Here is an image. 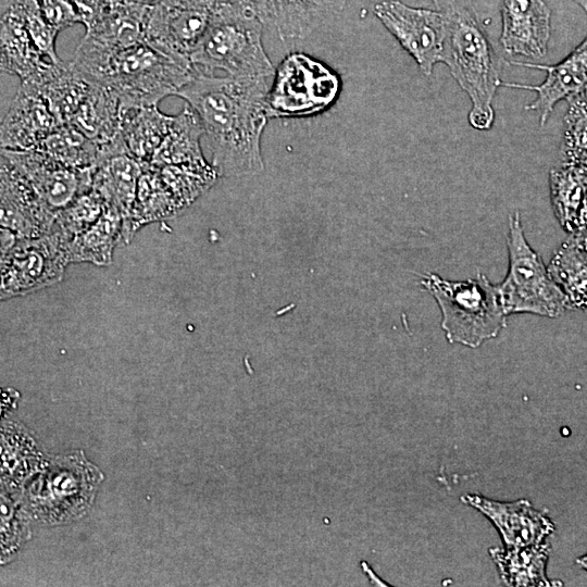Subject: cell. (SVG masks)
<instances>
[{
    "mask_svg": "<svg viewBox=\"0 0 587 587\" xmlns=\"http://www.w3.org/2000/svg\"><path fill=\"white\" fill-rule=\"evenodd\" d=\"M273 78L217 77L195 68L176 96L197 114L220 176H252L264 171L261 139L268 116Z\"/></svg>",
    "mask_w": 587,
    "mask_h": 587,
    "instance_id": "1",
    "label": "cell"
},
{
    "mask_svg": "<svg viewBox=\"0 0 587 587\" xmlns=\"http://www.w3.org/2000/svg\"><path fill=\"white\" fill-rule=\"evenodd\" d=\"M72 66L87 79L113 90L122 104L158 105L167 96H176L193 76L189 58L182 57L145 39L110 52L76 48Z\"/></svg>",
    "mask_w": 587,
    "mask_h": 587,
    "instance_id": "2",
    "label": "cell"
},
{
    "mask_svg": "<svg viewBox=\"0 0 587 587\" xmlns=\"http://www.w3.org/2000/svg\"><path fill=\"white\" fill-rule=\"evenodd\" d=\"M434 3L445 23L441 62L471 100V126L490 129L495 122L492 102L502 82L487 32L473 0H434Z\"/></svg>",
    "mask_w": 587,
    "mask_h": 587,
    "instance_id": "3",
    "label": "cell"
},
{
    "mask_svg": "<svg viewBox=\"0 0 587 587\" xmlns=\"http://www.w3.org/2000/svg\"><path fill=\"white\" fill-rule=\"evenodd\" d=\"M263 23L239 0H226L212 16L190 53L196 70L233 77L274 78L273 66L262 42Z\"/></svg>",
    "mask_w": 587,
    "mask_h": 587,
    "instance_id": "4",
    "label": "cell"
},
{
    "mask_svg": "<svg viewBox=\"0 0 587 587\" xmlns=\"http://www.w3.org/2000/svg\"><path fill=\"white\" fill-rule=\"evenodd\" d=\"M421 285L441 312V328L450 344L477 348L505 327L497 285L484 274L465 280H448L436 273L423 275Z\"/></svg>",
    "mask_w": 587,
    "mask_h": 587,
    "instance_id": "5",
    "label": "cell"
},
{
    "mask_svg": "<svg viewBox=\"0 0 587 587\" xmlns=\"http://www.w3.org/2000/svg\"><path fill=\"white\" fill-rule=\"evenodd\" d=\"M507 245L509 268L497 285L504 313L558 317L569 310L564 294L527 242L517 211L509 216Z\"/></svg>",
    "mask_w": 587,
    "mask_h": 587,
    "instance_id": "6",
    "label": "cell"
},
{
    "mask_svg": "<svg viewBox=\"0 0 587 587\" xmlns=\"http://www.w3.org/2000/svg\"><path fill=\"white\" fill-rule=\"evenodd\" d=\"M341 79L325 63L302 52L286 55L267 93L268 118H299L328 110L338 99Z\"/></svg>",
    "mask_w": 587,
    "mask_h": 587,
    "instance_id": "7",
    "label": "cell"
},
{
    "mask_svg": "<svg viewBox=\"0 0 587 587\" xmlns=\"http://www.w3.org/2000/svg\"><path fill=\"white\" fill-rule=\"evenodd\" d=\"M70 238L57 229L33 238H17L1 251L0 299L25 296L62 280Z\"/></svg>",
    "mask_w": 587,
    "mask_h": 587,
    "instance_id": "8",
    "label": "cell"
},
{
    "mask_svg": "<svg viewBox=\"0 0 587 587\" xmlns=\"http://www.w3.org/2000/svg\"><path fill=\"white\" fill-rule=\"evenodd\" d=\"M374 13L426 76L441 62L445 23L437 10L410 7L399 0H385Z\"/></svg>",
    "mask_w": 587,
    "mask_h": 587,
    "instance_id": "9",
    "label": "cell"
},
{
    "mask_svg": "<svg viewBox=\"0 0 587 587\" xmlns=\"http://www.w3.org/2000/svg\"><path fill=\"white\" fill-rule=\"evenodd\" d=\"M226 0H157L149 5L147 40L175 54L190 53Z\"/></svg>",
    "mask_w": 587,
    "mask_h": 587,
    "instance_id": "10",
    "label": "cell"
},
{
    "mask_svg": "<svg viewBox=\"0 0 587 587\" xmlns=\"http://www.w3.org/2000/svg\"><path fill=\"white\" fill-rule=\"evenodd\" d=\"M28 180L41 202L55 215L92 186L93 168L66 166L37 150L1 149Z\"/></svg>",
    "mask_w": 587,
    "mask_h": 587,
    "instance_id": "11",
    "label": "cell"
},
{
    "mask_svg": "<svg viewBox=\"0 0 587 587\" xmlns=\"http://www.w3.org/2000/svg\"><path fill=\"white\" fill-rule=\"evenodd\" d=\"M1 71L20 77L21 84L41 87L65 63H54L34 42L17 3L1 20Z\"/></svg>",
    "mask_w": 587,
    "mask_h": 587,
    "instance_id": "12",
    "label": "cell"
},
{
    "mask_svg": "<svg viewBox=\"0 0 587 587\" xmlns=\"http://www.w3.org/2000/svg\"><path fill=\"white\" fill-rule=\"evenodd\" d=\"M1 227L18 238H33L48 234L55 221L39 199L25 176L7 159L1 157Z\"/></svg>",
    "mask_w": 587,
    "mask_h": 587,
    "instance_id": "13",
    "label": "cell"
},
{
    "mask_svg": "<svg viewBox=\"0 0 587 587\" xmlns=\"http://www.w3.org/2000/svg\"><path fill=\"white\" fill-rule=\"evenodd\" d=\"M513 64L547 72L546 78L539 85L501 84L510 88L536 92L535 100L525 109L538 114L541 126L548 121L557 103L587 95V35L567 57L557 64L544 65L517 61Z\"/></svg>",
    "mask_w": 587,
    "mask_h": 587,
    "instance_id": "14",
    "label": "cell"
},
{
    "mask_svg": "<svg viewBox=\"0 0 587 587\" xmlns=\"http://www.w3.org/2000/svg\"><path fill=\"white\" fill-rule=\"evenodd\" d=\"M275 29L283 41L305 39L315 29L335 20L346 0H239Z\"/></svg>",
    "mask_w": 587,
    "mask_h": 587,
    "instance_id": "15",
    "label": "cell"
},
{
    "mask_svg": "<svg viewBox=\"0 0 587 587\" xmlns=\"http://www.w3.org/2000/svg\"><path fill=\"white\" fill-rule=\"evenodd\" d=\"M500 45L510 55L541 59L551 36V11L544 0H501Z\"/></svg>",
    "mask_w": 587,
    "mask_h": 587,
    "instance_id": "16",
    "label": "cell"
},
{
    "mask_svg": "<svg viewBox=\"0 0 587 587\" xmlns=\"http://www.w3.org/2000/svg\"><path fill=\"white\" fill-rule=\"evenodd\" d=\"M461 501L484 514L508 548L540 544L554 530L552 521L524 499L502 502L467 494Z\"/></svg>",
    "mask_w": 587,
    "mask_h": 587,
    "instance_id": "17",
    "label": "cell"
},
{
    "mask_svg": "<svg viewBox=\"0 0 587 587\" xmlns=\"http://www.w3.org/2000/svg\"><path fill=\"white\" fill-rule=\"evenodd\" d=\"M60 125L42 95L21 84L1 122V149L34 150Z\"/></svg>",
    "mask_w": 587,
    "mask_h": 587,
    "instance_id": "18",
    "label": "cell"
},
{
    "mask_svg": "<svg viewBox=\"0 0 587 587\" xmlns=\"http://www.w3.org/2000/svg\"><path fill=\"white\" fill-rule=\"evenodd\" d=\"M141 173L142 163L126 151L100 157L93 168L91 189L121 213L123 225L130 216Z\"/></svg>",
    "mask_w": 587,
    "mask_h": 587,
    "instance_id": "19",
    "label": "cell"
},
{
    "mask_svg": "<svg viewBox=\"0 0 587 587\" xmlns=\"http://www.w3.org/2000/svg\"><path fill=\"white\" fill-rule=\"evenodd\" d=\"M550 199L560 225L570 234L587 228V164L561 162L549 174Z\"/></svg>",
    "mask_w": 587,
    "mask_h": 587,
    "instance_id": "20",
    "label": "cell"
},
{
    "mask_svg": "<svg viewBox=\"0 0 587 587\" xmlns=\"http://www.w3.org/2000/svg\"><path fill=\"white\" fill-rule=\"evenodd\" d=\"M182 211L184 210L162 179L159 170L150 164H142L130 216L123 225L124 242L128 243L142 226L174 217Z\"/></svg>",
    "mask_w": 587,
    "mask_h": 587,
    "instance_id": "21",
    "label": "cell"
},
{
    "mask_svg": "<svg viewBox=\"0 0 587 587\" xmlns=\"http://www.w3.org/2000/svg\"><path fill=\"white\" fill-rule=\"evenodd\" d=\"M173 117L160 112L158 105L121 103L120 133L129 153L142 164H149L167 135Z\"/></svg>",
    "mask_w": 587,
    "mask_h": 587,
    "instance_id": "22",
    "label": "cell"
},
{
    "mask_svg": "<svg viewBox=\"0 0 587 587\" xmlns=\"http://www.w3.org/2000/svg\"><path fill=\"white\" fill-rule=\"evenodd\" d=\"M550 545L540 544L490 548L489 554L496 563L500 577L507 586H554L546 576Z\"/></svg>",
    "mask_w": 587,
    "mask_h": 587,
    "instance_id": "23",
    "label": "cell"
},
{
    "mask_svg": "<svg viewBox=\"0 0 587 587\" xmlns=\"http://www.w3.org/2000/svg\"><path fill=\"white\" fill-rule=\"evenodd\" d=\"M121 239H123V217L116 209L105 204L96 223L70 240L67 248L70 262L108 266L112 263L114 249Z\"/></svg>",
    "mask_w": 587,
    "mask_h": 587,
    "instance_id": "24",
    "label": "cell"
},
{
    "mask_svg": "<svg viewBox=\"0 0 587 587\" xmlns=\"http://www.w3.org/2000/svg\"><path fill=\"white\" fill-rule=\"evenodd\" d=\"M202 135V125L197 114L187 104L178 115L173 117L167 135L149 164L157 167L207 164L200 147Z\"/></svg>",
    "mask_w": 587,
    "mask_h": 587,
    "instance_id": "25",
    "label": "cell"
},
{
    "mask_svg": "<svg viewBox=\"0 0 587 587\" xmlns=\"http://www.w3.org/2000/svg\"><path fill=\"white\" fill-rule=\"evenodd\" d=\"M548 271L564 294L569 309L587 310V249L569 237L554 252Z\"/></svg>",
    "mask_w": 587,
    "mask_h": 587,
    "instance_id": "26",
    "label": "cell"
},
{
    "mask_svg": "<svg viewBox=\"0 0 587 587\" xmlns=\"http://www.w3.org/2000/svg\"><path fill=\"white\" fill-rule=\"evenodd\" d=\"M34 150L78 170L95 168L100 146L70 124H61Z\"/></svg>",
    "mask_w": 587,
    "mask_h": 587,
    "instance_id": "27",
    "label": "cell"
},
{
    "mask_svg": "<svg viewBox=\"0 0 587 587\" xmlns=\"http://www.w3.org/2000/svg\"><path fill=\"white\" fill-rule=\"evenodd\" d=\"M567 102L561 142L562 162L587 164V95Z\"/></svg>",
    "mask_w": 587,
    "mask_h": 587,
    "instance_id": "28",
    "label": "cell"
},
{
    "mask_svg": "<svg viewBox=\"0 0 587 587\" xmlns=\"http://www.w3.org/2000/svg\"><path fill=\"white\" fill-rule=\"evenodd\" d=\"M104 207L103 199L90 189L57 214L52 228L72 239L96 223Z\"/></svg>",
    "mask_w": 587,
    "mask_h": 587,
    "instance_id": "29",
    "label": "cell"
},
{
    "mask_svg": "<svg viewBox=\"0 0 587 587\" xmlns=\"http://www.w3.org/2000/svg\"><path fill=\"white\" fill-rule=\"evenodd\" d=\"M25 25L40 51L54 63H62L55 50L58 30L42 16L35 0H17Z\"/></svg>",
    "mask_w": 587,
    "mask_h": 587,
    "instance_id": "30",
    "label": "cell"
},
{
    "mask_svg": "<svg viewBox=\"0 0 587 587\" xmlns=\"http://www.w3.org/2000/svg\"><path fill=\"white\" fill-rule=\"evenodd\" d=\"M45 20L58 32L82 22L73 0H35Z\"/></svg>",
    "mask_w": 587,
    "mask_h": 587,
    "instance_id": "31",
    "label": "cell"
},
{
    "mask_svg": "<svg viewBox=\"0 0 587 587\" xmlns=\"http://www.w3.org/2000/svg\"><path fill=\"white\" fill-rule=\"evenodd\" d=\"M570 238L580 247L587 249V229L579 233L570 234Z\"/></svg>",
    "mask_w": 587,
    "mask_h": 587,
    "instance_id": "32",
    "label": "cell"
},
{
    "mask_svg": "<svg viewBox=\"0 0 587 587\" xmlns=\"http://www.w3.org/2000/svg\"><path fill=\"white\" fill-rule=\"evenodd\" d=\"M576 563L582 567L584 569L585 571H587V553L580 558H578L576 560Z\"/></svg>",
    "mask_w": 587,
    "mask_h": 587,
    "instance_id": "33",
    "label": "cell"
},
{
    "mask_svg": "<svg viewBox=\"0 0 587 587\" xmlns=\"http://www.w3.org/2000/svg\"><path fill=\"white\" fill-rule=\"evenodd\" d=\"M125 2H133V3H139V4H146V5H150L152 4L153 2H155L157 0H124Z\"/></svg>",
    "mask_w": 587,
    "mask_h": 587,
    "instance_id": "34",
    "label": "cell"
},
{
    "mask_svg": "<svg viewBox=\"0 0 587 587\" xmlns=\"http://www.w3.org/2000/svg\"><path fill=\"white\" fill-rule=\"evenodd\" d=\"M574 1L584 9V11H585V13L587 15V0H574Z\"/></svg>",
    "mask_w": 587,
    "mask_h": 587,
    "instance_id": "35",
    "label": "cell"
}]
</instances>
